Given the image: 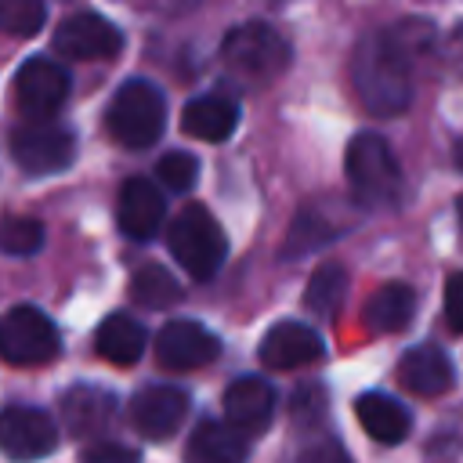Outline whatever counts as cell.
<instances>
[{"mask_svg": "<svg viewBox=\"0 0 463 463\" xmlns=\"http://www.w3.org/2000/svg\"><path fill=\"white\" fill-rule=\"evenodd\" d=\"M358 101L373 116H398L412 105V54L398 33H369L351 61Z\"/></svg>", "mask_w": 463, "mask_h": 463, "instance_id": "6da1fadb", "label": "cell"}, {"mask_svg": "<svg viewBox=\"0 0 463 463\" xmlns=\"http://www.w3.org/2000/svg\"><path fill=\"white\" fill-rule=\"evenodd\" d=\"M347 184L362 206H391L402 192V166L380 134H354L344 156Z\"/></svg>", "mask_w": 463, "mask_h": 463, "instance_id": "7a4b0ae2", "label": "cell"}, {"mask_svg": "<svg viewBox=\"0 0 463 463\" xmlns=\"http://www.w3.org/2000/svg\"><path fill=\"white\" fill-rule=\"evenodd\" d=\"M109 134L127 148H148L166 127V101L148 80H127L109 101Z\"/></svg>", "mask_w": 463, "mask_h": 463, "instance_id": "3957f363", "label": "cell"}, {"mask_svg": "<svg viewBox=\"0 0 463 463\" xmlns=\"http://www.w3.org/2000/svg\"><path fill=\"white\" fill-rule=\"evenodd\" d=\"M166 246L174 253V260L192 275V279H210L224 257H228V239L221 232V224L213 221L210 210L203 206H184L174 224H170V235H166Z\"/></svg>", "mask_w": 463, "mask_h": 463, "instance_id": "277c9868", "label": "cell"}, {"mask_svg": "<svg viewBox=\"0 0 463 463\" xmlns=\"http://www.w3.org/2000/svg\"><path fill=\"white\" fill-rule=\"evenodd\" d=\"M221 58L232 72H239L242 80L250 83H268L275 80L286 65H289V47L286 40L271 29V25H260V22H250V25H239L224 36V47H221Z\"/></svg>", "mask_w": 463, "mask_h": 463, "instance_id": "5b68a950", "label": "cell"}, {"mask_svg": "<svg viewBox=\"0 0 463 463\" xmlns=\"http://www.w3.org/2000/svg\"><path fill=\"white\" fill-rule=\"evenodd\" d=\"M58 329L40 307L22 304L0 318V358L7 365H43L58 354Z\"/></svg>", "mask_w": 463, "mask_h": 463, "instance_id": "8992f818", "label": "cell"}, {"mask_svg": "<svg viewBox=\"0 0 463 463\" xmlns=\"http://www.w3.org/2000/svg\"><path fill=\"white\" fill-rule=\"evenodd\" d=\"M58 445V427L43 409L7 405L0 409V452L14 463H33L51 456Z\"/></svg>", "mask_w": 463, "mask_h": 463, "instance_id": "52a82bcc", "label": "cell"}, {"mask_svg": "<svg viewBox=\"0 0 463 463\" xmlns=\"http://www.w3.org/2000/svg\"><path fill=\"white\" fill-rule=\"evenodd\" d=\"M11 156L22 170L29 174H58L72 163L76 156V141L65 127L58 123H29V127H18L11 134Z\"/></svg>", "mask_w": 463, "mask_h": 463, "instance_id": "ba28073f", "label": "cell"}, {"mask_svg": "<svg viewBox=\"0 0 463 463\" xmlns=\"http://www.w3.org/2000/svg\"><path fill=\"white\" fill-rule=\"evenodd\" d=\"M217 354H221V340L192 318H174L156 336V358H159L163 369H177V373L203 369Z\"/></svg>", "mask_w": 463, "mask_h": 463, "instance_id": "9c48e42d", "label": "cell"}, {"mask_svg": "<svg viewBox=\"0 0 463 463\" xmlns=\"http://www.w3.org/2000/svg\"><path fill=\"white\" fill-rule=\"evenodd\" d=\"M65 94H69V72L51 58H29L14 76V101L22 116L47 119L51 112L61 109Z\"/></svg>", "mask_w": 463, "mask_h": 463, "instance_id": "30bf717a", "label": "cell"}, {"mask_svg": "<svg viewBox=\"0 0 463 463\" xmlns=\"http://www.w3.org/2000/svg\"><path fill=\"white\" fill-rule=\"evenodd\" d=\"M188 416V394L174 383H148L130 398V423L141 438L163 441Z\"/></svg>", "mask_w": 463, "mask_h": 463, "instance_id": "8fae6325", "label": "cell"}, {"mask_svg": "<svg viewBox=\"0 0 463 463\" xmlns=\"http://www.w3.org/2000/svg\"><path fill=\"white\" fill-rule=\"evenodd\" d=\"M123 47V33L101 14H72L54 29V51L76 61L112 58Z\"/></svg>", "mask_w": 463, "mask_h": 463, "instance_id": "7c38bea8", "label": "cell"}, {"mask_svg": "<svg viewBox=\"0 0 463 463\" xmlns=\"http://www.w3.org/2000/svg\"><path fill=\"white\" fill-rule=\"evenodd\" d=\"M326 351L322 336L304 322H275L260 340V362L271 369H300L318 362Z\"/></svg>", "mask_w": 463, "mask_h": 463, "instance_id": "4fadbf2b", "label": "cell"}, {"mask_svg": "<svg viewBox=\"0 0 463 463\" xmlns=\"http://www.w3.org/2000/svg\"><path fill=\"white\" fill-rule=\"evenodd\" d=\"M275 412V391L268 380L260 376H239L235 383H228L224 391V416L235 430L242 434H257L268 427Z\"/></svg>", "mask_w": 463, "mask_h": 463, "instance_id": "5bb4252c", "label": "cell"}, {"mask_svg": "<svg viewBox=\"0 0 463 463\" xmlns=\"http://www.w3.org/2000/svg\"><path fill=\"white\" fill-rule=\"evenodd\" d=\"M398 376L409 391L430 398V394H445L452 383H456V369L449 362V354L434 344H420V347H409L398 362Z\"/></svg>", "mask_w": 463, "mask_h": 463, "instance_id": "9a60e30c", "label": "cell"}, {"mask_svg": "<svg viewBox=\"0 0 463 463\" xmlns=\"http://www.w3.org/2000/svg\"><path fill=\"white\" fill-rule=\"evenodd\" d=\"M159 224H163V195H159V188L152 181H145V177H130L119 188V228L130 239L145 242V239H152L159 232Z\"/></svg>", "mask_w": 463, "mask_h": 463, "instance_id": "2e32d148", "label": "cell"}, {"mask_svg": "<svg viewBox=\"0 0 463 463\" xmlns=\"http://www.w3.org/2000/svg\"><path fill=\"white\" fill-rule=\"evenodd\" d=\"M354 416H358L362 430H365L373 441H380V445H398V441H405V434H409V427H412V412H409L398 398H391V394H383V391H365V394L354 402Z\"/></svg>", "mask_w": 463, "mask_h": 463, "instance_id": "e0dca14e", "label": "cell"}, {"mask_svg": "<svg viewBox=\"0 0 463 463\" xmlns=\"http://www.w3.org/2000/svg\"><path fill=\"white\" fill-rule=\"evenodd\" d=\"M184 463H246V434L221 420H203L188 445Z\"/></svg>", "mask_w": 463, "mask_h": 463, "instance_id": "ac0fdd59", "label": "cell"}, {"mask_svg": "<svg viewBox=\"0 0 463 463\" xmlns=\"http://www.w3.org/2000/svg\"><path fill=\"white\" fill-rule=\"evenodd\" d=\"M412 315H416V293L405 282L380 286L365 300V311H362L365 329H373V333H398V329H405L412 322Z\"/></svg>", "mask_w": 463, "mask_h": 463, "instance_id": "d6986e66", "label": "cell"}, {"mask_svg": "<svg viewBox=\"0 0 463 463\" xmlns=\"http://www.w3.org/2000/svg\"><path fill=\"white\" fill-rule=\"evenodd\" d=\"M112 412H116V398L101 387H72L61 398V416L76 438H87V434H98L101 427H109Z\"/></svg>", "mask_w": 463, "mask_h": 463, "instance_id": "ffe728a7", "label": "cell"}, {"mask_svg": "<svg viewBox=\"0 0 463 463\" xmlns=\"http://www.w3.org/2000/svg\"><path fill=\"white\" fill-rule=\"evenodd\" d=\"M239 123V109L224 98H195L181 112V130L199 141H224Z\"/></svg>", "mask_w": 463, "mask_h": 463, "instance_id": "44dd1931", "label": "cell"}, {"mask_svg": "<svg viewBox=\"0 0 463 463\" xmlns=\"http://www.w3.org/2000/svg\"><path fill=\"white\" fill-rule=\"evenodd\" d=\"M98 354L112 365H134L145 351V326L130 315H109L94 336Z\"/></svg>", "mask_w": 463, "mask_h": 463, "instance_id": "7402d4cb", "label": "cell"}, {"mask_svg": "<svg viewBox=\"0 0 463 463\" xmlns=\"http://www.w3.org/2000/svg\"><path fill=\"white\" fill-rule=\"evenodd\" d=\"M344 293H347V271H344L340 264H322V268L307 279L304 304H307V311L329 318V315H336Z\"/></svg>", "mask_w": 463, "mask_h": 463, "instance_id": "603a6c76", "label": "cell"}, {"mask_svg": "<svg viewBox=\"0 0 463 463\" xmlns=\"http://www.w3.org/2000/svg\"><path fill=\"white\" fill-rule=\"evenodd\" d=\"M130 293H134V300L145 304V307H170V304L181 297V286H177V279H174L166 268L145 264V268L134 271Z\"/></svg>", "mask_w": 463, "mask_h": 463, "instance_id": "cb8c5ba5", "label": "cell"}, {"mask_svg": "<svg viewBox=\"0 0 463 463\" xmlns=\"http://www.w3.org/2000/svg\"><path fill=\"white\" fill-rule=\"evenodd\" d=\"M43 0H0V33L7 36H36L43 29Z\"/></svg>", "mask_w": 463, "mask_h": 463, "instance_id": "d4e9b609", "label": "cell"}, {"mask_svg": "<svg viewBox=\"0 0 463 463\" xmlns=\"http://www.w3.org/2000/svg\"><path fill=\"white\" fill-rule=\"evenodd\" d=\"M43 246V224L36 217H4L0 221V250L11 257H29Z\"/></svg>", "mask_w": 463, "mask_h": 463, "instance_id": "484cf974", "label": "cell"}, {"mask_svg": "<svg viewBox=\"0 0 463 463\" xmlns=\"http://www.w3.org/2000/svg\"><path fill=\"white\" fill-rule=\"evenodd\" d=\"M329 239H336V228L326 224V221L318 217V210H304V213L293 221V228H289L286 253H307V250H315V246H326Z\"/></svg>", "mask_w": 463, "mask_h": 463, "instance_id": "4316f807", "label": "cell"}, {"mask_svg": "<svg viewBox=\"0 0 463 463\" xmlns=\"http://www.w3.org/2000/svg\"><path fill=\"white\" fill-rule=\"evenodd\" d=\"M156 174H159V181H163L166 188H174V192H188V188L195 184L199 163H195V156H188V152H166V156L159 159Z\"/></svg>", "mask_w": 463, "mask_h": 463, "instance_id": "83f0119b", "label": "cell"}, {"mask_svg": "<svg viewBox=\"0 0 463 463\" xmlns=\"http://www.w3.org/2000/svg\"><path fill=\"white\" fill-rule=\"evenodd\" d=\"M445 318L456 333H463V271L449 275L445 282Z\"/></svg>", "mask_w": 463, "mask_h": 463, "instance_id": "f1b7e54d", "label": "cell"}, {"mask_svg": "<svg viewBox=\"0 0 463 463\" xmlns=\"http://www.w3.org/2000/svg\"><path fill=\"white\" fill-rule=\"evenodd\" d=\"M300 463H351V456L344 452V445H340V441L326 438V441L307 445V449L300 452Z\"/></svg>", "mask_w": 463, "mask_h": 463, "instance_id": "f546056e", "label": "cell"}, {"mask_svg": "<svg viewBox=\"0 0 463 463\" xmlns=\"http://www.w3.org/2000/svg\"><path fill=\"white\" fill-rule=\"evenodd\" d=\"M83 463H141L134 449L127 445H116V441H105V445H94L83 452Z\"/></svg>", "mask_w": 463, "mask_h": 463, "instance_id": "4dcf8cb0", "label": "cell"}, {"mask_svg": "<svg viewBox=\"0 0 463 463\" xmlns=\"http://www.w3.org/2000/svg\"><path fill=\"white\" fill-rule=\"evenodd\" d=\"M452 159H456V166L463 170V137H459V145H456V152H452Z\"/></svg>", "mask_w": 463, "mask_h": 463, "instance_id": "1f68e13d", "label": "cell"}, {"mask_svg": "<svg viewBox=\"0 0 463 463\" xmlns=\"http://www.w3.org/2000/svg\"><path fill=\"white\" fill-rule=\"evenodd\" d=\"M459 221H463V199H459Z\"/></svg>", "mask_w": 463, "mask_h": 463, "instance_id": "d6a6232c", "label": "cell"}]
</instances>
